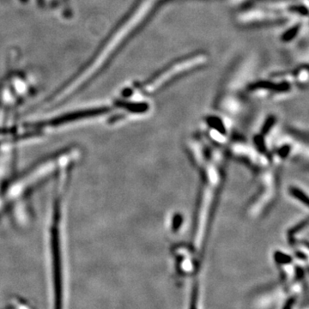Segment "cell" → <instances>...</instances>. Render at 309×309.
Listing matches in <instances>:
<instances>
[{"label": "cell", "mask_w": 309, "mask_h": 309, "mask_svg": "<svg viewBox=\"0 0 309 309\" xmlns=\"http://www.w3.org/2000/svg\"><path fill=\"white\" fill-rule=\"evenodd\" d=\"M208 62V55L205 53L199 52L189 56L182 58L173 61L148 80L145 83V91L149 93H155L169 84L171 82L189 73L191 71L200 68Z\"/></svg>", "instance_id": "1"}, {"label": "cell", "mask_w": 309, "mask_h": 309, "mask_svg": "<svg viewBox=\"0 0 309 309\" xmlns=\"http://www.w3.org/2000/svg\"><path fill=\"white\" fill-rule=\"evenodd\" d=\"M293 303H294L293 300H289V301H287L284 309H292Z\"/></svg>", "instance_id": "3"}, {"label": "cell", "mask_w": 309, "mask_h": 309, "mask_svg": "<svg viewBox=\"0 0 309 309\" xmlns=\"http://www.w3.org/2000/svg\"><path fill=\"white\" fill-rule=\"evenodd\" d=\"M197 301H198V289L195 287L192 295L190 309H197Z\"/></svg>", "instance_id": "2"}, {"label": "cell", "mask_w": 309, "mask_h": 309, "mask_svg": "<svg viewBox=\"0 0 309 309\" xmlns=\"http://www.w3.org/2000/svg\"><path fill=\"white\" fill-rule=\"evenodd\" d=\"M23 1H24V0H23Z\"/></svg>", "instance_id": "4"}]
</instances>
